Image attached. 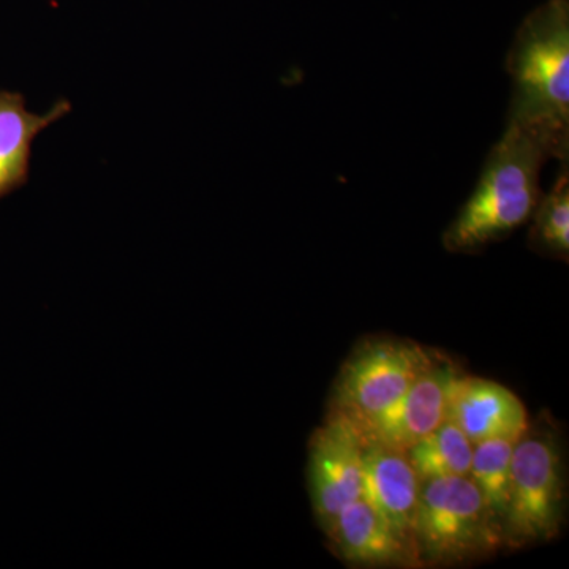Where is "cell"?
I'll use <instances>...</instances> for the list:
<instances>
[{
    "mask_svg": "<svg viewBox=\"0 0 569 569\" xmlns=\"http://www.w3.org/2000/svg\"><path fill=\"white\" fill-rule=\"evenodd\" d=\"M507 71V123L531 134L550 159L569 160V0H546L523 18Z\"/></svg>",
    "mask_w": 569,
    "mask_h": 569,
    "instance_id": "cell-1",
    "label": "cell"
},
{
    "mask_svg": "<svg viewBox=\"0 0 569 569\" xmlns=\"http://www.w3.org/2000/svg\"><path fill=\"white\" fill-rule=\"evenodd\" d=\"M550 159L531 134L507 123L490 149L477 187L443 233L451 253H475L529 222L541 200V171Z\"/></svg>",
    "mask_w": 569,
    "mask_h": 569,
    "instance_id": "cell-2",
    "label": "cell"
},
{
    "mask_svg": "<svg viewBox=\"0 0 569 569\" xmlns=\"http://www.w3.org/2000/svg\"><path fill=\"white\" fill-rule=\"evenodd\" d=\"M413 541L422 567L466 563L505 548L500 523L468 477L421 482Z\"/></svg>",
    "mask_w": 569,
    "mask_h": 569,
    "instance_id": "cell-3",
    "label": "cell"
},
{
    "mask_svg": "<svg viewBox=\"0 0 569 569\" xmlns=\"http://www.w3.org/2000/svg\"><path fill=\"white\" fill-rule=\"evenodd\" d=\"M565 516L563 462L556 436L530 430L516 441L511 486L501 535L505 548L519 549L559 535Z\"/></svg>",
    "mask_w": 569,
    "mask_h": 569,
    "instance_id": "cell-4",
    "label": "cell"
},
{
    "mask_svg": "<svg viewBox=\"0 0 569 569\" xmlns=\"http://www.w3.org/2000/svg\"><path fill=\"white\" fill-rule=\"evenodd\" d=\"M433 351L410 340L376 339L348 356L332 389L329 413L367 425L417 380Z\"/></svg>",
    "mask_w": 569,
    "mask_h": 569,
    "instance_id": "cell-5",
    "label": "cell"
},
{
    "mask_svg": "<svg viewBox=\"0 0 569 569\" xmlns=\"http://www.w3.org/2000/svg\"><path fill=\"white\" fill-rule=\"evenodd\" d=\"M365 438L361 430L328 413L309 441V493L313 515L328 533L339 512L361 497Z\"/></svg>",
    "mask_w": 569,
    "mask_h": 569,
    "instance_id": "cell-6",
    "label": "cell"
},
{
    "mask_svg": "<svg viewBox=\"0 0 569 569\" xmlns=\"http://www.w3.org/2000/svg\"><path fill=\"white\" fill-rule=\"evenodd\" d=\"M458 373L451 359L432 353L429 365L388 410L358 427L362 437L406 451L447 419L449 387Z\"/></svg>",
    "mask_w": 569,
    "mask_h": 569,
    "instance_id": "cell-7",
    "label": "cell"
},
{
    "mask_svg": "<svg viewBox=\"0 0 569 569\" xmlns=\"http://www.w3.org/2000/svg\"><path fill=\"white\" fill-rule=\"evenodd\" d=\"M419 489L421 481L406 452L365 438L361 498L415 552Z\"/></svg>",
    "mask_w": 569,
    "mask_h": 569,
    "instance_id": "cell-8",
    "label": "cell"
},
{
    "mask_svg": "<svg viewBox=\"0 0 569 569\" xmlns=\"http://www.w3.org/2000/svg\"><path fill=\"white\" fill-rule=\"evenodd\" d=\"M448 419L471 443L490 438H520L529 429L526 406L503 385L458 373L449 387Z\"/></svg>",
    "mask_w": 569,
    "mask_h": 569,
    "instance_id": "cell-9",
    "label": "cell"
},
{
    "mask_svg": "<svg viewBox=\"0 0 569 569\" xmlns=\"http://www.w3.org/2000/svg\"><path fill=\"white\" fill-rule=\"evenodd\" d=\"M326 537L337 556L362 568H422L408 546L361 497L337 516Z\"/></svg>",
    "mask_w": 569,
    "mask_h": 569,
    "instance_id": "cell-10",
    "label": "cell"
},
{
    "mask_svg": "<svg viewBox=\"0 0 569 569\" xmlns=\"http://www.w3.org/2000/svg\"><path fill=\"white\" fill-rule=\"evenodd\" d=\"M69 111L59 100L47 114H33L20 93L0 91V198L28 181L32 141Z\"/></svg>",
    "mask_w": 569,
    "mask_h": 569,
    "instance_id": "cell-11",
    "label": "cell"
},
{
    "mask_svg": "<svg viewBox=\"0 0 569 569\" xmlns=\"http://www.w3.org/2000/svg\"><path fill=\"white\" fill-rule=\"evenodd\" d=\"M403 452L421 482L436 478L468 477L473 443L447 418Z\"/></svg>",
    "mask_w": 569,
    "mask_h": 569,
    "instance_id": "cell-12",
    "label": "cell"
},
{
    "mask_svg": "<svg viewBox=\"0 0 569 569\" xmlns=\"http://www.w3.org/2000/svg\"><path fill=\"white\" fill-rule=\"evenodd\" d=\"M519 438H490L473 445L468 478L477 486L490 515L500 523L511 486L512 455Z\"/></svg>",
    "mask_w": 569,
    "mask_h": 569,
    "instance_id": "cell-13",
    "label": "cell"
},
{
    "mask_svg": "<svg viewBox=\"0 0 569 569\" xmlns=\"http://www.w3.org/2000/svg\"><path fill=\"white\" fill-rule=\"evenodd\" d=\"M529 244L550 258L568 260L569 254V163L561 160L550 192L542 193L531 219Z\"/></svg>",
    "mask_w": 569,
    "mask_h": 569,
    "instance_id": "cell-14",
    "label": "cell"
}]
</instances>
